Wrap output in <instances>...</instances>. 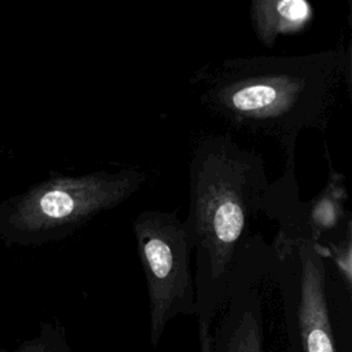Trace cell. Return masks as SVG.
<instances>
[{
  "instance_id": "cell-8",
  "label": "cell",
  "mask_w": 352,
  "mask_h": 352,
  "mask_svg": "<svg viewBox=\"0 0 352 352\" xmlns=\"http://www.w3.org/2000/svg\"><path fill=\"white\" fill-rule=\"evenodd\" d=\"M249 19L256 38L274 48L282 36L305 32L314 19V7L307 0H253Z\"/></svg>"
},
{
  "instance_id": "cell-3",
  "label": "cell",
  "mask_w": 352,
  "mask_h": 352,
  "mask_svg": "<svg viewBox=\"0 0 352 352\" xmlns=\"http://www.w3.org/2000/svg\"><path fill=\"white\" fill-rule=\"evenodd\" d=\"M263 214L276 223L271 278L283 311L286 352H338L327 293V261L311 238L296 172L270 183Z\"/></svg>"
},
{
  "instance_id": "cell-7",
  "label": "cell",
  "mask_w": 352,
  "mask_h": 352,
  "mask_svg": "<svg viewBox=\"0 0 352 352\" xmlns=\"http://www.w3.org/2000/svg\"><path fill=\"white\" fill-rule=\"evenodd\" d=\"M324 157L327 161V180L314 198L304 202L307 224L315 242L340 234L346 223L352 220V213L345 206L348 201L345 176L333 166L326 146Z\"/></svg>"
},
{
  "instance_id": "cell-2",
  "label": "cell",
  "mask_w": 352,
  "mask_h": 352,
  "mask_svg": "<svg viewBox=\"0 0 352 352\" xmlns=\"http://www.w3.org/2000/svg\"><path fill=\"white\" fill-rule=\"evenodd\" d=\"M351 48L226 58L197 72L190 84L199 103L230 128L274 140L296 170L298 136L324 131L341 88H351Z\"/></svg>"
},
{
  "instance_id": "cell-10",
  "label": "cell",
  "mask_w": 352,
  "mask_h": 352,
  "mask_svg": "<svg viewBox=\"0 0 352 352\" xmlns=\"http://www.w3.org/2000/svg\"><path fill=\"white\" fill-rule=\"evenodd\" d=\"M1 352V351H0ZM12 352H73L66 341L65 330L59 324L47 323L41 334Z\"/></svg>"
},
{
  "instance_id": "cell-4",
  "label": "cell",
  "mask_w": 352,
  "mask_h": 352,
  "mask_svg": "<svg viewBox=\"0 0 352 352\" xmlns=\"http://www.w3.org/2000/svg\"><path fill=\"white\" fill-rule=\"evenodd\" d=\"M146 180L147 175L132 166L82 175L55 173L0 204V236L21 246L65 239L98 214L128 201Z\"/></svg>"
},
{
  "instance_id": "cell-1",
  "label": "cell",
  "mask_w": 352,
  "mask_h": 352,
  "mask_svg": "<svg viewBox=\"0 0 352 352\" xmlns=\"http://www.w3.org/2000/svg\"><path fill=\"white\" fill-rule=\"evenodd\" d=\"M268 184L263 157L230 135L213 133L194 146L184 224L195 256L198 326L210 329L235 290L271 275V245L253 230Z\"/></svg>"
},
{
  "instance_id": "cell-9",
  "label": "cell",
  "mask_w": 352,
  "mask_h": 352,
  "mask_svg": "<svg viewBox=\"0 0 352 352\" xmlns=\"http://www.w3.org/2000/svg\"><path fill=\"white\" fill-rule=\"evenodd\" d=\"M326 261L333 265L341 285L348 293L352 290V220L345 228L327 239L318 242Z\"/></svg>"
},
{
  "instance_id": "cell-6",
  "label": "cell",
  "mask_w": 352,
  "mask_h": 352,
  "mask_svg": "<svg viewBox=\"0 0 352 352\" xmlns=\"http://www.w3.org/2000/svg\"><path fill=\"white\" fill-rule=\"evenodd\" d=\"M221 312L214 352H267L263 300L256 287L235 290Z\"/></svg>"
},
{
  "instance_id": "cell-11",
  "label": "cell",
  "mask_w": 352,
  "mask_h": 352,
  "mask_svg": "<svg viewBox=\"0 0 352 352\" xmlns=\"http://www.w3.org/2000/svg\"><path fill=\"white\" fill-rule=\"evenodd\" d=\"M198 342H199V352H214L213 334L210 329L198 326Z\"/></svg>"
},
{
  "instance_id": "cell-5",
  "label": "cell",
  "mask_w": 352,
  "mask_h": 352,
  "mask_svg": "<svg viewBox=\"0 0 352 352\" xmlns=\"http://www.w3.org/2000/svg\"><path fill=\"white\" fill-rule=\"evenodd\" d=\"M132 231L148 294L150 344L155 348L170 320L195 315L192 248L177 210H142Z\"/></svg>"
}]
</instances>
